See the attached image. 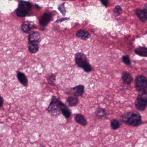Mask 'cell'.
I'll use <instances>...</instances> for the list:
<instances>
[{
	"label": "cell",
	"instance_id": "3",
	"mask_svg": "<svg viewBox=\"0 0 147 147\" xmlns=\"http://www.w3.org/2000/svg\"><path fill=\"white\" fill-rule=\"evenodd\" d=\"M66 106L59 99L53 96L47 108V111L53 115H57L61 112L62 110Z\"/></svg>",
	"mask_w": 147,
	"mask_h": 147
},
{
	"label": "cell",
	"instance_id": "13",
	"mask_svg": "<svg viewBox=\"0 0 147 147\" xmlns=\"http://www.w3.org/2000/svg\"><path fill=\"white\" fill-rule=\"evenodd\" d=\"M76 35L78 38L84 40H87L90 37V35L88 32L83 30L78 31L76 33Z\"/></svg>",
	"mask_w": 147,
	"mask_h": 147
},
{
	"label": "cell",
	"instance_id": "2",
	"mask_svg": "<svg viewBox=\"0 0 147 147\" xmlns=\"http://www.w3.org/2000/svg\"><path fill=\"white\" fill-rule=\"evenodd\" d=\"M75 61L77 65L86 72H90L92 70L87 57L83 53H77L75 55Z\"/></svg>",
	"mask_w": 147,
	"mask_h": 147
},
{
	"label": "cell",
	"instance_id": "6",
	"mask_svg": "<svg viewBox=\"0 0 147 147\" xmlns=\"http://www.w3.org/2000/svg\"><path fill=\"white\" fill-rule=\"evenodd\" d=\"M135 86L137 90L145 91L147 89V77L143 75L137 76L135 79Z\"/></svg>",
	"mask_w": 147,
	"mask_h": 147
},
{
	"label": "cell",
	"instance_id": "11",
	"mask_svg": "<svg viewBox=\"0 0 147 147\" xmlns=\"http://www.w3.org/2000/svg\"><path fill=\"white\" fill-rule=\"evenodd\" d=\"M28 50L31 53H36L39 49V44L37 42H28Z\"/></svg>",
	"mask_w": 147,
	"mask_h": 147
},
{
	"label": "cell",
	"instance_id": "25",
	"mask_svg": "<svg viewBox=\"0 0 147 147\" xmlns=\"http://www.w3.org/2000/svg\"><path fill=\"white\" fill-rule=\"evenodd\" d=\"M101 2L105 6H107L108 3V0H101Z\"/></svg>",
	"mask_w": 147,
	"mask_h": 147
},
{
	"label": "cell",
	"instance_id": "24",
	"mask_svg": "<svg viewBox=\"0 0 147 147\" xmlns=\"http://www.w3.org/2000/svg\"><path fill=\"white\" fill-rule=\"evenodd\" d=\"M123 61L124 62V63L127 65H129L131 64V61H130V58L128 56H123Z\"/></svg>",
	"mask_w": 147,
	"mask_h": 147
},
{
	"label": "cell",
	"instance_id": "23",
	"mask_svg": "<svg viewBox=\"0 0 147 147\" xmlns=\"http://www.w3.org/2000/svg\"><path fill=\"white\" fill-rule=\"evenodd\" d=\"M59 10L61 12L63 15H65L66 13V10H65V7L64 4H63L60 5L58 7Z\"/></svg>",
	"mask_w": 147,
	"mask_h": 147
},
{
	"label": "cell",
	"instance_id": "5",
	"mask_svg": "<svg viewBox=\"0 0 147 147\" xmlns=\"http://www.w3.org/2000/svg\"><path fill=\"white\" fill-rule=\"evenodd\" d=\"M135 106L139 111H143L147 106V92L145 91H140L136 100Z\"/></svg>",
	"mask_w": 147,
	"mask_h": 147
},
{
	"label": "cell",
	"instance_id": "19",
	"mask_svg": "<svg viewBox=\"0 0 147 147\" xmlns=\"http://www.w3.org/2000/svg\"><path fill=\"white\" fill-rule=\"evenodd\" d=\"M136 53L142 57H147V48L145 47H139L135 50Z\"/></svg>",
	"mask_w": 147,
	"mask_h": 147
},
{
	"label": "cell",
	"instance_id": "15",
	"mask_svg": "<svg viewBox=\"0 0 147 147\" xmlns=\"http://www.w3.org/2000/svg\"><path fill=\"white\" fill-rule=\"evenodd\" d=\"M107 115V113L106 110L101 107L98 108L96 112V117H98L99 119H105Z\"/></svg>",
	"mask_w": 147,
	"mask_h": 147
},
{
	"label": "cell",
	"instance_id": "7",
	"mask_svg": "<svg viewBox=\"0 0 147 147\" xmlns=\"http://www.w3.org/2000/svg\"><path fill=\"white\" fill-rule=\"evenodd\" d=\"M84 92V86L79 85L71 89L70 94L75 97H79L83 95Z\"/></svg>",
	"mask_w": 147,
	"mask_h": 147
},
{
	"label": "cell",
	"instance_id": "22",
	"mask_svg": "<svg viewBox=\"0 0 147 147\" xmlns=\"http://www.w3.org/2000/svg\"><path fill=\"white\" fill-rule=\"evenodd\" d=\"M122 9L121 7L120 6H117L114 10V12L117 15H119L121 13Z\"/></svg>",
	"mask_w": 147,
	"mask_h": 147
},
{
	"label": "cell",
	"instance_id": "27",
	"mask_svg": "<svg viewBox=\"0 0 147 147\" xmlns=\"http://www.w3.org/2000/svg\"><path fill=\"white\" fill-rule=\"evenodd\" d=\"M67 18H65V19H61V20H58L57 21V22H61L63 21H64V20H67Z\"/></svg>",
	"mask_w": 147,
	"mask_h": 147
},
{
	"label": "cell",
	"instance_id": "9",
	"mask_svg": "<svg viewBox=\"0 0 147 147\" xmlns=\"http://www.w3.org/2000/svg\"><path fill=\"white\" fill-rule=\"evenodd\" d=\"M136 14L141 21L144 22L147 20V8H144L143 10L137 9Z\"/></svg>",
	"mask_w": 147,
	"mask_h": 147
},
{
	"label": "cell",
	"instance_id": "8",
	"mask_svg": "<svg viewBox=\"0 0 147 147\" xmlns=\"http://www.w3.org/2000/svg\"><path fill=\"white\" fill-rule=\"evenodd\" d=\"M34 24L31 22L25 21L22 23L21 26V29L22 32L26 34H28L34 28Z\"/></svg>",
	"mask_w": 147,
	"mask_h": 147
},
{
	"label": "cell",
	"instance_id": "20",
	"mask_svg": "<svg viewBox=\"0 0 147 147\" xmlns=\"http://www.w3.org/2000/svg\"><path fill=\"white\" fill-rule=\"evenodd\" d=\"M111 128L114 130H116L118 129L120 127V123L119 121L114 119L111 121Z\"/></svg>",
	"mask_w": 147,
	"mask_h": 147
},
{
	"label": "cell",
	"instance_id": "26",
	"mask_svg": "<svg viewBox=\"0 0 147 147\" xmlns=\"http://www.w3.org/2000/svg\"><path fill=\"white\" fill-rule=\"evenodd\" d=\"M4 99L2 97L0 96V107L3 106V104H4Z\"/></svg>",
	"mask_w": 147,
	"mask_h": 147
},
{
	"label": "cell",
	"instance_id": "21",
	"mask_svg": "<svg viewBox=\"0 0 147 147\" xmlns=\"http://www.w3.org/2000/svg\"><path fill=\"white\" fill-rule=\"evenodd\" d=\"M61 113H62L63 115L65 118H67V119L69 118V117H70L71 115V111H70V110L68 109L67 106L65 107H64V108L62 109Z\"/></svg>",
	"mask_w": 147,
	"mask_h": 147
},
{
	"label": "cell",
	"instance_id": "14",
	"mask_svg": "<svg viewBox=\"0 0 147 147\" xmlns=\"http://www.w3.org/2000/svg\"><path fill=\"white\" fill-rule=\"evenodd\" d=\"M75 121L82 126H85L87 125V122L84 117L80 114H76L74 117Z\"/></svg>",
	"mask_w": 147,
	"mask_h": 147
},
{
	"label": "cell",
	"instance_id": "18",
	"mask_svg": "<svg viewBox=\"0 0 147 147\" xmlns=\"http://www.w3.org/2000/svg\"><path fill=\"white\" fill-rule=\"evenodd\" d=\"M123 80L125 84H129L131 83L132 81V78L130 74L127 72H124L123 73L122 77Z\"/></svg>",
	"mask_w": 147,
	"mask_h": 147
},
{
	"label": "cell",
	"instance_id": "12",
	"mask_svg": "<svg viewBox=\"0 0 147 147\" xmlns=\"http://www.w3.org/2000/svg\"><path fill=\"white\" fill-rule=\"evenodd\" d=\"M52 15L50 13H45L43 15L40 20V23L42 26H46L50 21Z\"/></svg>",
	"mask_w": 147,
	"mask_h": 147
},
{
	"label": "cell",
	"instance_id": "4",
	"mask_svg": "<svg viewBox=\"0 0 147 147\" xmlns=\"http://www.w3.org/2000/svg\"><path fill=\"white\" fill-rule=\"evenodd\" d=\"M32 7V4L30 2L24 1H20L16 13L17 16L20 17L26 16L31 11Z\"/></svg>",
	"mask_w": 147,
	"mask_h": 147
},
{
	"label": "cell",
	"instance_id": "10",
	"mask_svg": "<svg viewBox=\"0 0 147 147\" xmlns=\"http://www.w3.org/2000/svg\"><path fill=\"white\" fill-rule=\"evenodd\" d=\"M17 78L21 84L24 86H27L28 85V80L24 73L20 71L17 72Z\"/></svg>",
	"mask_w": 147,
	"mask_h": 147
},
{
	"label": "cell",
	"instance_id": "17",
	"mask_svg": "<svg viewBox=\"0 0 147 147\" xmlns=\"http://www.w3.org/2000/svg\"><path fill=\"white\" fill-rule=\"evenodd\" d=\"M67 102L71 106H74L78 104L79 100L77 97L75 96H71L67 99Z\"/></svg>",
	"mask_w": 147,
	"mask_h": 147
},
{
	"label": "cell",
	"instance_id": "16",
	"mask_svg": "<svg viewBox=\"0 0 147 147\" xmlns=\"http://www.w3.org/2000/svg\"><path fill=\"white\" fill-rule=\"evenodd\" d=\"M40 34L38 32H34L29 35L28 40L29 42H38L40 39Z\"/></svg>",
	"mask_w": 147,
	"mask_h": 147
},
{
	"label": "cell",
	"instance_id": "1",
	"mask_svg": "<svg viewBox=\"0 0 147 147\" xmlns=\"http://www.w3.org/2000/svg\"><path fill=\"white\" fill-rule=\"evenodd\" d=\"M121 121L129 126L137 127L142 122V118L139 113L136 112H129L123 114L121 117Z\"/></svg>",
	"mask_w": 147,
	"mask_h": 147
}]
</instances>
